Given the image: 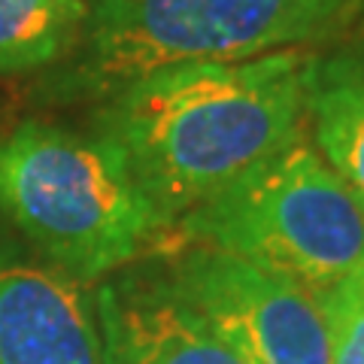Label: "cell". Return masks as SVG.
<instances>
[{"label":"cell","mask_w":364,"mask_h":364,"mask_svg":"<svg viewBox=\"0 0 364 364\" xmlns=\"http://www.w3.org/2000/svg\"><path fill=\"white\" fill-rule=\"evenodd\" d=\"M301 49L246 61L164 67L122 85L95 112L143 198L173 225L306 131Z\"/></svg>","instance_id":"cell-1"},{"label":"cell","mask_w":364,"mask_h":364,"mask_svg":"<svg viewBox=\"0 0 364 364\" xmlns=\"http://www.w3.org/2000/svg\"><path fill=\"white\" fill-rule=\"evenodd\" d=\"M0 213L79 282L128 267L176 234L109 146L46 122L0 136Z\"/></svg>","instance_id":"cell-2"},{"label":"cell","mask_w":364,"mask_h":364,"mask_svg":"<svg viewBox=\"0 0 364 364\" xmlns=\"http://www.w3.org/2000/svg\"><path fill=\"white\" fill-rule=\"evenodd\" d=\"M173 231L279 273L316 298L364 270V207L306 131L182 215Z\"/></svg>","instance_id":"cell-3"},{"label":"cell","mask_w":364,"mask_h":364,"mask_svg":"<svg viewBox=\"0 0 364 364\" xmlns=\"http://www.w3.org/2000/svg\"><path fill=\"white\" fill-rule=\"evenodd\" d=\"M355 13V0H88L73 76L107 97L164 67L298 49Z\"/></svg>","instance_id":"cell-4"},{"label":"cell","mask_w":364,"mask_h":364,"mask_svg":"<svg viewBox=\"0 0 364 364\" xmlns=\"http://www.w3.org/2000/svg\"><path fill=\"white\" fill-rule=\"evenodd\" d=\"M164 279L240 361L331 364L322 301L298 282L203 243L170 255Z\"/></svg>","instance_id":"cell-5"},{"label":"cell","mask_w":364,"mask_h":364,"mask_svg":"<svg viewBox=\"0 0 364 364\" xmlns=\"http://www.w3.org/2000/svg\"><path fill=\"white\" fill-rule=\"evenodd\" d=\"M0 364H107L88 282L0 258Z\"/></svg>","instance_id":"cell-6"},{"label":"cell","mask_w":364,"mask_h":364,"mask_svg":"<svg viewBox=\"0 0 364 364\" xmlns=\"http://www.w3.org/2000/svg\"><path fill=\"white\" fill-rule=\"evenodd\" d=\"M97 316L107 364H246L167 279L107 282L97 291Z\"/></svg>","instance_id":"cell-7"},{"label":"cell","mask_w":364,"mask_h":364,"mask_svg":"<svg viewBox=\"0 0 364 364\" xmlns=\"http://www.w3.org/2000/svg\"><path fill=\"white\" fill-rule=\"evenodd\" d=\"M306 122L316 152L364 207V40L310 58Z\"/></svg>","instance_id":"cell-8"},{"label":"cell","mask_w":364,"mask_h":364,"mask_svg":"<svg viewBox=\"0 0 364 364\" xmlns=\"http://www.w3.org/2000/svg\"><path fill=\"white\" fill-rule=\"evenodd\" d=\"M88 0H0V73L52 64L82 33Z\"/></svg>","instance_id":"cell-9"},{"label":"cell","mask_w":364,"mask_h":364,"mask_svg":"<svg viewBox=\"0 0 364 364\" xmlns=\"http://www.w3.org/2000/svg\"><path fill=\"white\" fill-rule=\"evenodd\" d=\"M331 337V364H364V270L318 294Z\"/></svg>","instance_id":"cell-10"},{"label":"cell","mask_w":364,"mask_h":364,"mask_svg":"<svg viewBox=\"0 0 364 364\" xmlns=\"http://www.w3.org/2000/svg\"><path fill=\"white\" fill-rule=\"evenodd\" d=\"M355 6H358V9H364V0H355Z\"/></svg>","instance_id":"cell-11"}]
</instances>
